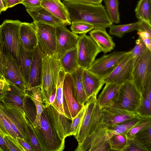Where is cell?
I'll use <instances>...</instances> for the list:
<instances>
[{
    "mask_svg": "<svg viewBox=\"0 0 151 151\" xmlns=\"http://www.w3.org/2000/svg\"><path fill=\"white\" fill-rule=\"evenodd\" d=\"M34 128L40 136L46 151L64 150L65 142L60 139L55 134L48 119L45 108L41 114L40 126Z\"/></svg>",
    "mask_w": 151,
    "mask_h": 151,
    "instance_id": "52a82bcc",
    "label": "cell"
},
{
    "mask_svg": "<svg viewBox=\"0 0 151 151\" xmlns=\"http://www.w3.org/2000/svg\"><path fill=\"white\" fill-rule=\"evenodd\" d=\"M2 0H0V11L1 12L5 11Z\"/></svg>",
    "mask_w": 151,
    "mask_h": 151,
    "instance_id": "680465c9",
    "label": "cell"
},
{
    "mask_svg": "<svg viewBox=\"0 0 151 151\" xmlns=\"http://www.w3.org/2000/svg\"><path fill=\"white\" fill-rule=\"evenodd\" d=\"M27 130L29 140L35 151H46L45 147L37 134L34 127L29 120Z\"/></svg>",
    "mask_w": 151,
    "mask_h": 151,
    "instance_id": "8d00e7d4",
    "label": "cell"
},
{
    "mask_svg": "<svg viewBox=\"0 0 151 151\" xmlns=\"http://www.w3.org/2000/svg\"><path fill=\"white\" fill-rule=\"evenodd\" d=\"M9 85V83L4 78L0 79V95L6 91Z\"/></svg>",
    "mask_w": 151,
    "mask_h": 151,
    "instance_id": "db71d44e",
    "label": "cell"
},
{
    "mask_svg": "<svg viewBox=\"0 0 151 151\" xmlns=\"http://www.w3.org/2000/svg\"><path fill=\"white\" fill-rule=\"evenodd\" d=\"M65 73L62 69L59 72L56 85L55 99L54 102L51 104L60 113L72 120V117L64 100L63 94V83Z\"/></svg>",
    "mask_w": 151,
    "mask_h": 151,
    "instance_id": "44dd1931",
    "label": "cell"
},
{
    "mask_svg": "<svg viewBox=\"0 0 151 151\" xmlns=\"http://www.w3.org/2000/svg\"><path fill=\"white\" fill-rule=\"evenodd\" d=\"M79 66L87 69L93 63L101 51L91 37L86 34H80L77 46Z\"/></svg>",
    "mask_w": 151,
    "mask_h": 151,
    "instance_id": "ba28073f",
    "label": "cell"
},
{
    "mask_svg": "<svg viewBox=\"0 0 151 151\" xmlns=\"http://www.w3.org/2000/svg\"><path fill=\"white\" fill-rule=\"evenodd\" d=\"M63 1L75 3L89 4H101L102 0H63Z\"/></svg>",
    "mask_w": 151,
    "mask_h": 151,
    "instance_id": "f5cc1de1",
    "label": "cell"
},
{
    "mask_svg": "<svg viewBox=\"0 0 151 151\" xmlns=\"http://www.w3.org/2000/svg\"><path fill=\"white\" fill-rule=\"evenodd\" d=\"M151 78V51L147 48L133 66L132 81L143 96Z\"/></svg>",
    "mask_w": 151,
    "mask_h": 151,
    "instance_id": "8992f818",
    "label": "cell"
},
{
    "mask_svg": "<svg viewBox=\"0 0 151 151\" xmlns=\"http://www.w3.org/2000/svg\"><path fill=\"white\" fill-rule=\"evenodd\" d=\"M82 79L88 100L93 95L97 96L105 83L104 79L87 69H84L83 70Z\"/></svg>",
    "mask_w": 151,
    "mask_h": 151,
    "instance_id": "ffe728a7",
    "label": "cell"
},
{
    "mask_svg": "<svg viewBox=\"0 0 151 151\" xmlns=\"http://www.w3.org/2000/svg\"><path fill=\"white\" fill-rule=\"evenodd\" d=\"M45 105L48 119L54 132L60 139L65 142V138L71 136V124L68 119L60 113L52 104Z\"/></svg>",
    "mask_w": 151,
    "mask_h": 151,
    "instance_id": "9a60e30c",
    "label": "cell"
},
{
    "mask_svg": "<svg viewBox=\"0 0 151 151\" xmlns=\"http://www.w3.org/2000/svg\"><path fill=\"white\" fill-rule=\"evenodd\" d=\"M3 78L0 75V79Z\"/></svg>",
    "mask_w": 151,
    "mask_h": 151,
    "instance_id": "91938a15",
    "label": "cell"
},
{
    "mask_svg": "<svg viewBox=\"0 0 151 151\" xmlns=\"http://www.w3.org/2000/svg\"><path fill=\"white\" fill-rule=\"evenodd\" d=\"M71 24L70 29L73 33L76 34H86L94 29L93 25L83 22H72Z\"/></svg>",
    "mask_w": 151,
    "mask_h": 151,
    "instance_id": "7bdbcfd3",
    "label": "cell"
},
{
    "mask_svg": "<svg viewBox=\"0 0 151 151\" xmlns=\"http://www.w3.org/2000/svg\"><path fill=\"white\" fill-rule=\"evenodd\" d=\"M41 6L62 21L66 25L71 24L68 10L60 0H42Z\"/></svg>",
    "mask_w": 151,
    "mask_h": 151,
    "instance_id": "603a6c76",
    "label": "cell"
},
{
    "mask_svg": "<svg viewBox=\"0 0 151 151\" xmlns=\"http://www.w3.org/2000/svg\"><path fill=\"white\" fill-rule=\"evenodd\" d=\"M26 11L32 18L33 22H40L55 27L65 24L62 21L41 6L26 9Z\"/></svg>",
    "mask_w": 151,
    "mask_h": 151,
    "instance_id": "7402d4cb",
    "label": "cell"
},
{
    "mask_svg": "<svg viewBox=\"0 0 151 151\" xmlns=\"http://www.w3.org/2000/svg\"><path fill=\"white\" fill-rule=\"evenodd\" d=\"M90 36L95 42L101 52L107 53L114 48L115 44L112 38L107 32L106 29H95L89 32Z\"/></svg>",
    "mask_w": 151,
    "mask_h": 151,
    "instance_id": "484cf974",
    "label": "cell"
},
{
    "mask_svg": "<svg viewBox=\"0 0 151 151\" xmlns=\"http://www.w3.org/2000/svg\"><path fill=\"white\" fill-rule=\"evenodd\" d=\"M134 139L144 146L148 151H151V126L137 133Z\"/></svg>",
    "mask_w": 151,
    "mask_h": 151,
    "instance_id": "ab89813d",
    "label": "cell"
},
{
    "mask_svg": "<svg viewBox=\"0 0 151 151\" xmlns=\"http://www.w3.org/2000/svg\"><path fill=\"white\" fill-rule=\"evenodd\" d=\"M22 22L18 20H5L1 25L6 53L9 52L19 65L21 49L20 29Z\"/></svg>",
    "mask_w": 151,
    "mask_h": 151,
    "instance_id": "277c9868",
    "label": "cell"
},
{
    "mask_svg": "<svg viewBox=\"0 0 151 151\" xmlns=\"http://www.w3.org/2000/svg\"><path fill=\"white\" fill-rule=\"evenodd\" d=\"M0 96L2 97L8 103L16 106L24 112V105L25 100L28 97L26 92L9 83L7 90Z\"/></svg>",
    "mask_w": 151,
    "mask_h": 151,
    "instance_id": "cb8c5ba5",
    "label": "cell"
},
{
    "mask_svg": "<svg viewBox=\"0 0 151 151\" xmlns=\"http://www.w3.org/2000/svg\"><path fill=\"white\" fill-rule=\"evenodd\" d=\"M135 12L139 20H143L151 24V0H139Z\"/></svg>",
    "mask_w": 151,
    "mask_h": 151,
    "instance_id": "1f68e13d",
    "label": "cell"
},
{
    "mask_svg": "<svg viewBox=\"0 0 151 151\" xmlns=\"http://www.w3.org/2000/svg\"><path fill=\"white\" fill-rule=\"evenodd\" d=\"M3 138L9 151H22L18 146L9 137L5 135Z\"/></svg>",
    "mask_w": 151,
    "mask_h": 151,
    "instance_id": "7dc6e473",
    "label": "cell"
},
{
    "mask_svg": "<svg viewBox=\"0 0 151 151\" xmlns=\"http://www.w3.org/2000/svg\"><path fill=\"white\" fill-rule=\"evenodd\" d=\"M63 3L68 10L71 22H87L93 25L95 29H106L113 24L101 4H84L64 1Z\"/></svg>",
    "mask_w": 151,
    "mask_h": 151,
    "instance_id": "6da1fadb",
    "label": "cell"
},
{
    "mask_svg": "<svg viewBox=\"0 0 151 151\" xmlns=\"http://www.w3.org/2000/svg\"><path fill=\"white\" fill-rule=\"evenodd\" d=\"M140 37L145 45L146 47L151 51V38L144 37Z\"/></svg>",
    "mask_w": 151,
    "mask_h": 151,
    "instance_id": "11a10c76",
    "label": "cell"
},
{
    "mask_svg": "<svg viewBox=\"0 0 151 151\" xmlns=\"http://www.w3.org/2000/svg\"><path fill=\"white\" fill-rule=\"evenodd\" d=\"M124 151H148L146 148L134 139L128 138L127 147Z\"/></svg>",
    "mask_w": 151,
    "mask_h": 151,
    "instance_id": "f6af8a7d",
    "label": "cell"
},
{
    "mask_svg": "<svg viewBox=\"0 0 151 151\" xmlns=\"http://www.w3.org/2000/svg\"><path fill=\"white\" fill-rule=\"evenodd\" d=\"M61 67L66 73L71 74L79 67L78 62L77 47L66 52L59 59Z\"/></svg>",
    "mask_w": 151,
    "mask_h": 151,
    "instance_id": "f1b7e54d",
    "label": "cell"
},
{
    "mask_svg": "<svg viewBox=\"0 0 151 151\" xmlns=\"http://www.w3.org/2000/svg\"><path fill=\"white\" fill-rule=\"evenodd\" d=\"M65 24L56 27L55 54L59 59L66 52L77 47L79 36L68 29Z\"/></svg>",
    "mask_w": 151,
    "mask_h": 151,
    "instance_id": "2e32d148",
    "label": "cell"
},
{
    "mask_svg": "<svg viewBox=\"0 0 151 151\" xmlns=\"http://www.w3.org/2000/svg\"><path fill=\"white\" fill-rule=\"evenodd\" d=\"M63 90L64 98L72 119L83 106L78 99L73 80L71 74H65Z\"/></svg>",
    "mask_w": 151,
    "mask_h": 151,
    "instance_id": "e0dca14e",
    "label": "cell"
},
{
    "mask_svg": "<svg viewBox=\"0 0 151 151\" xmlns=\"http://www.w3.org/2000/svg\"><path fill=\"white\" fill-rule=\"evenodd\" d=\"M17 140L22 151H35L29 141L19 137H17Z\"/></svg>",
    "mask_w": 151,
    "mask_h": 151,
    "instance_id": "c3c4849f",
    "label": "cell"
},
{
    "mask_svg": "<svg viewBox=\"0 0 151 151\" xmlns=\"http://www.w3.org/2000/svg\"><path fill=\"white\" fill-rule=\"evenodd\" d=\"M0 111L17 137L29 141L27 130L28 119L25 113L7 102L1 96Z\"/></svg>",
    "mask_w": 151,
    "mask_h": 151,
    "instance_id": "3957f363",
    "label": "cell"
},
{
    "mask_svg": "<svg viewBox=\"0 0 151 151\" xmlns=\"http://www.w3.org/2000/svg\"><path fill=\"white\" fill-rule=\"evenodd\" d=\"M1 12H0V14H1Z\"/></svg>",
    "mask_w": 151,
    "mask_h": 151,
    "instance_id": "94428289",
    "label": "cell"
},
{
    "mask_svg": "<svg viewBox=\"0 0 151 151\" xmlns=\"http://www.w3.org/2000/svg\"><path fill=\"white\" fill-rule=\"evenodd\" d=\"M42 78L40 86L44 104H50L49 98L56 88L59 73L62 69L59 59L55 54L47 55L42 59Z\"/></svg>",
    "mask_w": 151,
    "mask_h": 151,
    "instance_id": "7a4b0ae2",
    "label": "cell"
},
{
    "mask_svg": "<svg viewBox=\"0 0 151 151\" xmlns=\"http://www.w3.org/2000/svg\"><path fill=\"white\" fill-rule=\"evenodd\" d=\"M135 47L130 51L133 60V66L147 48L139 37L135 41Z\"/></svg>",
    "mask_w": 151,
    "mask_h": 151,
    "instance_id": "ee69618b",
    "label": "cell"
},
{
    "mask_svg": "<svg viewBox=\"0 0 151 151\" xmlns=\"http://www.w3.org/2000/svg\"><path fill=\"white\" fill-rule=\"evenodd\" d=\"M6 52L1 34V27L0 25V75L4 78L3 63Z\"/></svg>",
    "mask_w": 151,
    "mask_h": 151,
    "instance_id": "bcb514c9",
    "label": "cell"
},
{
    "mask_svg": "<svg viewBox=\"0 0 151 151\" xmlns=\"http://www.w3.org/2000/svg\"><path fill=\"white\" fill-rule=\"evenodd\" d=\"M26 92L28 97L32 101L36 108V117L32 124L34 127H36L40 125L41 114L46 107L42 100L40 87L37 86L27 88Z\"/></svg>",
    "mask_w": 151,
    "mask_h": 151,
    "instance_id": "4316f807",
    "label": "cell"
},
{
    "mask_svg": "<svg viewBox=\"0 0 151 151\" xmlns=\"http://www.w3.org/2000/svg\"><path fill=\"white\" fill-rule=\"evenodd\" d=\"M33 54V50L31 51L26 50L21 44L20 65L22 75L27 86Z\"/></svg>",
    "mask_w": 151,
    "mask_h": 151,
    "instance_id": "4dcf8cb0",
    "label": "cell"
},
{
    "mask_svg": "<svg viewBox=\"0 0 151 151\" xmlns=\"http://www.w3.org/2000/svg\"><path fill=\"white\" fill-rule=\"evenodd\" d=\"M143 96L132 81L121 85L112 104L119 108L137 113L141 105Z\"/></svg>",
    "mask_w": 151,
    "mask_h": 151,
    "instance_id": "5b68a950",
    "label": "cell"
},
{
    "mask_svg": "<svg viewBox=\"0 0 151 151\" xmlns=\"http://www.w3.org/2000/svg\"><path fill=\"white\" fill-rule=\"evenodd\" d=\"M105 8L107 14L112 23L120 22L118 0H104Z\"/></svg>",
    "mask_w": 151,
    "mask_h": 151,
    "instance_id": "d590c367",
    "label": "cell"
},
{
    "mask_svg": "<svg viewBox=\"0 0 151 151\" xmlns=\"http://www.w3.org/2000/svg\"><path fill=\"white\" fill-rule=\"evenodd\" d=\"M139 21L125 24L116 25L113 24L109 27V33L111 35L122 37L126 33L137 30Z\"/></svg>",
    "mask_w": 151,
    "mask_h": 151,
    "instance_id": "836d02e7",
    "label": "cell"
},
{
    "mask_svg": "<svg viewBox=\"0 0 151 151\" xmlns=\"http://www.w3.org/2000/svg\"><path fill=\"white\" fill-rule=\"evenodd\" d=\"M151 126V117L141 118L138 122L126 134L127 138L134 139L135 134L142 129Z\"/></svg>",
    "mask_w": 151,
    "mask_h": 151,
    "instance_id": "60d3db41",
    "label": "cell"
},
{
    "mask_svg": "<svg viewBox=\"0 0 151 151\" xmlns=\"http://www.w3.org/2000/svg\"><path fill=\"white\" fill-rule=\"evenodd\" d=\"M35 25L37 46L43 57L55 54L56 49V27L40 22Z\"/></svg>",
    "mask_w": 151,
    "mask_h": 151,
    "instance_id": "30bf717a",
    "label": "cell"
},
{
    "mask_svg": "<svg viewBox=\"0 0 151 151\" xmlns=\"http://www.w3.org/2000/svg\"><path fill=\"white\" fill-rule=\"evenodd\" d=\"M0 134L3 137L7 136L9 137L18 146L22 151L17 141L18 137L12 130L10 125L0 111Z\"/></svg>",
    "mask_w": 151,
    "mask_h": 151,
    "instance_id": "f35d334b",
    "label": "cell"
},
{
    "mask_svg": "<svg viewBox=\"0 0 151 151\" xmlns=\"http://www.w3.org/2000/svg\"><path fill=\"white\" fill-rule=\"evenodd\" d=\"M20 36L21 44L26 50L33 51L37 45L36 31L33 22L22 23Z\"/></svg>",
    "mask_w": 151,
    "mask_h": 151,
    "instance_id": "d6986e66",
    "label": "cell"
},
{
    "mask_svg": "<svg viewBox=\"0 0 151 151\" xmlns=\"http://www.w3.org/2000/svg\"><path fill=\"white\" fill-rule=\"evenodd\" d=\"M121 85L114 83H105L101 92L97 96V102L101 109L112 103Z\"/></svg>",
    "mask_w": 151,
    "mask_h": 151,
    "instance_id": "83f0119b",
    "label": "cell"
},
{
    "mask_svg": "<svg viewBox=\"0 0 151 151\" xmlns=\"http://www.w3.org/2000/svg\"><path fill=\"white\" fill-rule=\"evenodd\" d=\"M56 93V88L54 90L52 94L50 96L49 100V103L50 104H52L54 101L55 99Z\"/></svg>",
    "mask_w": 151,
    "mask_h": 151,
    "instance_id": "6f0895ef",
    "label": "cell"
},
{
    "mask_svg": "<svg viewBox=\"0 0 151 151\" xmlns=\"http://www.w3.org/2000/svg\"><path fill=\"white\" fill-rule=\"evenodd\" d=\"M127 140L126 134L113 135L108 140L110 151H124L127 146Z\"/></svg>",
    "mask_w": 151,
    "mask_h": 151,
    "instance_id": "e575fe53",
    "label": "cell"
},
{
    "mask_svg": "<svg viewBox=\"0 0 151 151\" xmlns=\"http://www.w3.org/2000/svg\"><path fill=\"white\" fill-rule=\"evenodd\" d=\"M83 70L82 68L79 67L71 74L73 80L78 99L83 106L88 101L83 82L82 74Z\"/></svg>",
    "mask_w": 151,
    "mask_h": 151,
    "instance_id": "f546056e",
    "label": "cell"
},
{
    "mask_svg": "<svg viewBox=\"0 0 151 151\" xmlns=\"http://www.w3.org/2000/svg\"><path fill=\"white\" fill-rule=\"evenodd\" d=\"M5 10L8 8L22 3L23 0H2Z\"/></svg>",
    "mask_w": 151,
    "mask_h": 151,
    "instance_id": "816d5d0a",
    "label": "cell"
},
{
    "mask_svg": "<svg viewBox=\"0 0 151 151\" xmlns=\"http://www.w3.org/2000/svg\"><path fill=\"white\" fill-rule=\"evenodd\" d=\"M42 0H23L22 3L26 9L41 6Z\"/></svg>",
    "mask_w": 151,
    "mask_h": 151,
    "instance_id": "f907efd6",
    "label": "cell"
},
{
    "mask_svg": "<svg viewBox=\"0 0 151 151\" xmlns=\"http://www.w3.org/2000/svg\"><path fill=\"white\" fill-rule=\"evenodd\" d=\"M102 122L106 127L140 118L137 114L118 107L111 104L101 109Z\"/></svg>",
    "mask_w": 151,
    "mask_h": 151,
    "instance_id": "4fadbf2b",
    "label": "cell"
},
{
    "mask_svg": "<svg viewBox=\"0 0 151 151\" xmlns=\"http://www.w3.org/2000/svg\"><path fill=\"white\" fill-rule=\"evenodd\" d=\"M133 63L130 51L112 72L104 79L105 83L121 85L127 81H132Z\"/></svg>",
    "mask_w": 151,
    "mask_h": 151,
    "instance_id": "5bb4252c",
    "label": "cell"
},
{
    "mask_svg": "<svg viewBox=\"0 0 151 151\" xmlns=\"http://www.w3.org/2000/svg\"><path fill=\"white\" fill-rule=\"evenodd\" d=\"M140 118L151 117V101L145 92L143 96L142 104L137 111Z\"/></svg>",
    "mask_w": 151,
    "mask_h": 151,
    "instance_id": "b9f144b4",
    "label": "cell"
},
{
    "mask_svg": "<svg viewBox=\"0 0 151 151\" xmlns=\"http://www.w3.org/2000/svg\"><path fill=\"white\" fill-rule=\"evenodd\" d=\"M140 118L134 119L107 127L109 138L116 134H126L138 122Z\"/></svg>",
    "mask_w": 151,
    "mask_h": 151,
    "instance_id": "d6a6232c",
    "label": "cell"
},
{
    "mask_svg": "<svg viewBox=\"0 0 151 151\" xmlns=\"http://www.w3.org/2000/svg\"><path fill=\"white\" fill-rule=\"evenodd\" d=\"M97 96L93 95L87 102L88 106L83 122L77 137L78 144L81 143L88 135L90 127L97 102Z\"/></svg>",
    "mask_w": 151,
    "mask_h": 151,
    "instance_id": "d4e9b609",
    "label": "cell"
},
{
    "mask_svg": "<svg viewBox=\"0 0 151 151\" xmlns=\"http://www.w3.org/2000/svg\"><path fill=\"white\" fill-rule=\"evenodd\" d=\"M128 52L114 51L95 60L87 70L104 79L108 76L126 56Z\"/></svg>",
    "mask_w": 151,
    "mask_h": 151,
    "instance_id": "8fae6325",
    "label": "cell"
},
{
    "mask_svg": "<svg viewBox=\"0 0 151 151\" xmlns=\"http://www.w3.org/2000/svg\"><path fill=\"white\" fill-rule=\"evenodd\" d=\"M0 151H9L3 137L0 134Z\"/></svg>",
    "mask_w": 151,
    "mask_h": 151,
    "instance_id": "9f6ffc18",
    "label": "cell"
},
{
    "mask_svg": "<svg viewBox=\"0 0 151 151\" xmlns=\"http://www.w3.org/2000/svg\"><path fill=\"white\" fill-rule=\"evenodd\" d=\"M43 58L42 54L37 45L33 50L27 88L35 86H40L42 82Z\"/></svg>",
    "mask_w": 151,
    "mask_h": 151,
    "instance_id": "ac0fdd59",
    "label": "cell"
},
{
    "mask_svg": "<svg viewBox=\"0 0 151 151\" xmlns=\"http://www.w3.org/2000/svg\"><path fill=\"white\" fill-rule=\"evenodd\" d=\"M4 78L11 83L26 92L28 88L20 65L9 52L6 53L3 63Z\"/></svg>",
    "mask_w": 151,
    "mask_h": 151,
    "instance_id": "7c38bea8",
    "label": "cell"
},
{
    "mask_svg": "<svg viewBox=\"0 0 151 151\" xmlns=\"http://www.w3.org/2000/svg\"><path fill=\"white\" fill-rule=\"evenodd\" d=\"M88 106L87 102L77 114L72 119L71 124L70 135L75 136L76 138L78 135L81 128L83 121Z\"/></svg>",
    "mask_w": 151,
    "mask_h": 151,
    "instance_id": "74e56055",
    "label": "cell"
},
{
    "mask_svg": "<svg viewBox=\"0 0 151 151\" xmlns=\"http://www.w3.org/2000/svg\"><path fill=\"white\" fill-rule=\"evenodd\" d=\"M137 30V32H147L151 34V24L143 20H139Z\"/></svg>",
    "mask_w": 151,
    "mask_h": 151,
    "instance_id": "681fc988",
    "label": "cell"
},
{
    "mask_svg": "<svg viewBox=\"0 0 151 151\" xmlns=\"http://www.w3.org/2000/svg\"><path fill=\"white\" fill-rule=\"evenodd\" d=\"M107 129L102 123H101L81 143L78 144L75 151H110Z\"/></svg>",
    "mask_w": 151,
    "mask_h": 151,
    "instance_id": "9c48e42d",
    "label": "cell"
}]
</instances>
